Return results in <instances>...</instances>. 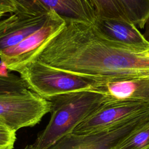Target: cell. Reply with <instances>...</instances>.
Returning <instances> with one entry per match:
<instances>
[{
  "label": "cell",
  "mask_w": 149,
  "mask_h": 149,
  "mask_svg": "<svg viewBox=\"0 0 149 149\" xmlns=\"http://www.w3.org/2000/svg\"><path fill=\"white\" fill-rule=\"evenodd\" d=\"M61 31L36 60L100 81L149 77V51H136L105 40L94 24L65 20Z\"/></svg>",
  "instance_id": "cell-1"
},
{
  "label": "cell",
  "mask_w": 149,
  "mask_h": 149,
  "mask_svg": "<svg viewBox=\"0 0 149 149\" xmlns=\"http://www.w3.org/2000/svg\"><path fill=\"white\" fill-rule=\"evenodd\" d=\"M51 119L38 135L33 149H48L76 127L105 101L104 95L92 90L68 93L50 97Z\"/></svg>",
  "instance_id": "cell-2"
},
{
  "label": "cell",
  "mask_w": 149,
  "mask_h": 149,
  "mask_svg": "<svg viewBox=\"0 0 149 149\" xmlns=\"http://www.w3.org/2000/svg\"><path fill=\"white\" fill-rule=\"evenodd\" d=\"M29 90L48 99L68 93L94 91L98 82L95 78L62 70L34 60L17 72Z\"/></svg>",
  "instance_id": "cell-3"
},
{
  "label": "cell",
  "mask_w": 149,
  "mask_h": 149,
  "mask_svg": "<svg viewBox=\"0 0 149 149\" xmlns=\"http://www.w3.org/2000/svg\"><path fill=\"white\" fill-rule=\"evenodd\" d=\"M66 21L50 10L46 23L40 29L17 44L0 52V61L10 71L18 72L32 61L46 44L64 27Z\"/></svg>",
  "instance_id": "cell-4"
},
{
  "label": "cell",
  "mask_w": 149,
  "mask_h": 149,
  "mask_svg": "<svg viewBox=\"0 0 149 149\" xmlns=\"http://www.w3.org/2000/svg\"><path fill=\"white\" fill-rule=\"evenodd\" d=\"M50 111L49 101L30 90L0 95V120L15 132L36 125Z\"/></svg>",
  "instance_id": "cell-5"
},
{
  "label": "cell",
  "mask_w": 149,
  "mask_h": 149,
  "mask_svg": "<svg viewBox=\"0 0 149 149\" xmlns=\"http://www.w3.org/2000/svg\"><path fill=\"white\" fill-rule=\"evenodd\" d=\"M149 112V102L104 101L73 130V133L86 134Z\"/></svg>",
  "instance_id": "cell-6"
},
{
  "label": "cell",
  "mask_w": 149,
  "mask_h": 149,
  "mask_svg": "<svg viewBox=\"0 0 149 149\" xmlns=\"http://www.w3.org/2000/svg\"><path fill=\"white\" fill-rule=\"evenodd\" d=\"M49 10L16 11L0 20V52L15 45L46 23Z\"/></svg>",
  "instance_id": "cell-7"
},
{
  "label": "cell",
  "mask_w": 149,
  "mask_h": 149,
  "mask_svg": "<svg viewBox=\"0 0 149 149\" xmlns=\"http://www.w3.org/2000/svg\"><path fill=\"white\" fill-rule=\"evenodd\" d=\"M94 25L105 40L115 45L136 51H149V42L130 22L97 17Z\"/></svg>",
  "instance_id": "cell-8"
},
{
  "label": "cell",
  "mask_w": 149,
  "mask_h": 149,
  "mask_svg": "<svg viewBox=\"0 0 149 149\" xmlns=\"http://www.w3.org/2000/svg\"><path fill=\"white\" fill-rule=\"evenodd\" d=\"M103 94L105 101L149 102V77H133L100 81L94 90Z\"/></svg>",
  "instance_id": "cell-9"
},
{
  "label": "cell",
  "mask_w": 149,
  "mask_h": 149,
  "mask_svg": "<svg viewBox=\"0 0 149 149\" xmlns=\"http://www.w3.org/2000/svg\"><path fill=\"white\" fill-rule=\"evenodd\" d=\"M48 10H54L65 20L94 24L96 15L89 0H36Z\"/></svg>",
  "instance_id": "cell-10"
},
{
  "label": "cell",
  "mask_w": 149,
  "mask_h": 149,
  "mask_svg": "<svg viewBox=\"0 0 149 149\" xmlns=\"http://www.w3.org/2000/svg\"><path fill=\"white\" fill-rule=\"evenodd\" d=\"M129 20L141 29L149 18V0H116Z\"/></svg>",
  "instance_id": "cell-11"
},
{
  "label": "cell",
  "mask_w": 149,
  "mask_h": 149,
  "mask_svg": "<svg viewBox=\"0 0 149 149\" xmlns=\"http://www.w3.org/2000/svg\"><path fill=\"white\" fill-rule=\"evenodd\" d=\"M97 17L129 21L116 0H89Z\"/></svg>",
  "instance_id": "cell-12"
},
{
  "label": "cell",
  "mask_w": 149,
  "mask_h": 149,
  "mask_svg": "<svg viewBox=\"0 0 149 149\" xmlns=\"http://www.w3.org/2000/svg\"><path fill=\"white\" fill-rule=\"evenodd\" d=\"M113 149H149V123L132 133Z\"/></svg>",
  "instance_id": "cell-13"
},
{
  "label": "cell",
  "mask_w": 149,
  "mask_h": 149,
  "mask_svg": "<svg viewBox=\"0 0 149 149\" xmlns=\"http://www.w3.org/2000/svg\"><path fill=\"white\" fill-rule=\"evenodd\" d=\"M29 90L26 83L20 76L0 73V95L23 93Z\"/></svg>",
  "instance_id": "cell-14"
},
{
  "label": "cell",
  "mask_w": 149,
  "mask_h": 149,
  "mask_svg": "<svg viewBox=\"0 0 149 149\" xmlns=\"http://www.w3.org/2000/svg\"><path fill=\"white\" fill-rule=\"evenodd\" d=\"M16 132L0 120V149H13L16 140Z\"/></svg>",
  "instance_id": "cell-15"
},
{
  "label": "cell",
  "mask_w": 149,
  "mask_h": 149,
  "mask_svg": "<svg viewBox=\"0 0 149 149\" xmlns=\"http://www.w3.org/2000/svg\"><path fill=\"white\" fill-rule=\"evenodd\" d=\"M16 5L17 11L48 10L36 0H11Z\"/></svg>",
  "instance_id": "cell-16"
},
{
  "label": "cell",
  "mask_w": 149,
  "mask_h": 149,
  "mask_svg": "<svg viewBox=\"0 0 149 149\" xmlns=\"http://www.w3.org/2000/svg\"><path fill=\"white\" fill-rule=\"evenodd\" d=\"M0 5L11 8L15 12L17 11V9L16 5L12 2L11 0H0Z\"/></svg>",
  "instance_id": "cell-17"
},
{
  "label": "cell",
  "mask_w": 149,
  "mask_h": 149,
  "mask_svg": "<svg viewBox=\"0 0 149 149\" xmlns=\"http://www.w3.org/2000/svg\"><path fill=\"white\" fill-rule=\"evenodd\" d=\"M14 12H15V11L13 9H12L11 8H9L8 7H6V6L0 5V19L6 13H14Z\"/></svg>",
  "instance_id": "cell-18"
},
{
  "label": "cell",
  "mask_w": 149,
  "mask_h": 149,
  "mask_svg": "<svg viewBox=\"0 0 149 149\" xmlns=\"http://www.w3.org/2000/svg\"><path fill=\"white\" fill-rule=\"evenodd\" d=\"M144 29V33L143 34V35L145 39L149 42V18L148 19Z\"/></svg>",
  "instance_id": "cell-19"
},
{
  "label": "cell",
  "mask_w": 149,
  "mask_h": 149,
  "mask_svg": "<svg viewBox=\"0 0 149 149\" xmlns=\"http://www.w3.org/2000/svg\"><path fill=\"white\" fill-rule=\"evenodd\" d=\"M33 145H27L26 147H24L23 149H33Z\"/></svg>",
  "instance_id": "cell-20"
}]
</instances>
